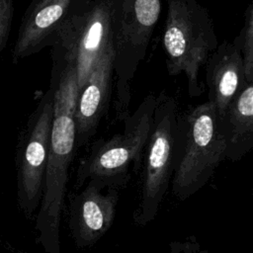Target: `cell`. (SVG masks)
Here are the masks:
<instances>
[{
  "mask_svg": "<svg viewBox=\"0 0 253 253\" xmlns=\"http://www.w3.org/2000/svg\"><path fill=\"white\" fill-rule=\"evenodd\" d=\"M109 11L114 47V77L117 120L130 114L131 83L145 58L153 31L159 20L161 0H101Z\"/></svg>",
  "mask_w": 253,
  "mask_h": 253,
  "instance_id": "1",
  "label": "cell"
},
{
  "mask_svg": "<svg viewBox=\"0 0 253 253\" xmlns=\"http://www.w3.org/2000/svg\"><path fill=\"white\" fill-rule=\"evenodd\" d=\"M51 61L53 110L42 199L59 205L64 201L68 170L76 149L75 109L79 91L75 65L58 44L51 46Z\"/></svg>",
  "mask_w": 253,
  "mask_h": 253,
  "instance_id": "2",
  "label": "cell"
},
{
  "mask_svg": "<svg viewBox=\"0 0 253 253\" xmlns=\"http://www.w3.org/2000/svg\"><path fill=\"white\" fill-rule=\"evenodd\" d=\"M167 16L162 44L169 75L183 73L191 98L201 96L205 86L200 71L218 44L208 10L198 0H166Z\"/></svg>",
  "mask_w": 253,
  "mask_h": 253,
  "instance_id": "3",
  "label": "cell"
},
{
  "mask_svg": "<svg viewBox=\"0 0 253 253\" xmlns=\"http://www.w3.org/2000/svg\"><path fill=\"white\" fill-rule=\"evenodd\" d=\"M225 159V144L208 101L179 115L172 193L186 201L208 184Z\"/></svg>",
  "mask_w": 253,
  "mask_h": 253,
  "instance_id": "4",
  "label": "cell"
},
{
  "mask_svg": "<svg viewBox=\"0 0 253 253\" xmlns=\"http://www.w3.org/2000/svg\"><path fill=\"white\" fill-rule=\"evenodd\" d=\"M156 97L147 95L134 113L124 121L121 133L93 142L76 172V187L87 181H95L105 187L121 190L129 180V167H138L143 158L150 132Z\"/></svg>",
  "mask_w": 253,
  "mask_h": 253,
  "instance_id": "5",
  "label": "cell"
},
{
  "mask_svg": "<svg viewBox=\"0 0 253 253\" xmlns=\"http://www.w3.org/2000/svg\"><path fill=\"white\" fill-rule=\"evenodd\" d=\"M179 115L176 99L162 91L156 97L143 153L140 202L134 213V220L140 226L156 217L168 190L175 166Z\"/></svg>",
  "mask_w": 253,
  "mask_h": 253,
  "instance_id": "6",
  "label": "cell"
},
{
  "mask_svg": "<svg viewBox=\"0 0 253 253\" xmlns=\"http://www.w3.org/2000/svg\"><path fill=\"white\" fill-rule=\"evenodd\" d=\"M52 110L53 95L51 88L48 87L31 114L21 138L18 198L21 209L29 216L34 213L42 200L49 149Z\"/></svg>",
  "mask_w": 253,
  "mask_h": 253,
  "instance_id": "7",
  "label": "cell"
},
{
  "mask_svg": "<svg viewBox=\"0 0 253 253\" xmlns=\"http://www.w3.org/2000/svg\"><path fill=\"white\" fill-rule=\"evenodd\" d=\"M111 42L110 15L106 4L101 0H91L60 33L55 44L61 47L75 65L78 91Z\"/></svg>",
  "mask_w": 253,
  "mask_h": 253,
  "instance_id": "8",
  "label": "cell"
},
{
  "mask_svg": "<svg viewBox=\"0 0 253 253\" xmlns=\"http://www.w3.org/2000/svg\"><path fill=\"white\" fill-rule=\"evenodd\" d=\"M91 0H32L26 9L12 50V62L54 45L66 25Z\"/></svg>",
  "mask_w": 253,
  "mask_h": 253,
  "instance_id": "9",
  "label": "cell"
},
{
  "mask_svg": "<svg viewBox=\"0 0 253 253\" xmlns=\"http://www.w3.org/2000/svg\"><path fill=\"white\" fill-rule=\"evenodd\" d=\"M85 188L76 193L69 204L68 226L77 248L95 245L113 225L120 190L87 181Z\"/></svg>",
  "mask_w": 253,
  "mask_h": 253,
  "instance_id": "10",
  "label": "cell"
},
{
  "mask_svg": "<svg viewBox=\"0 0 253 253\" xmlns=\"http://www.w3.org/2000/svg\"><path fill=\"white\" fill-rule=\"evenodd\" d=\"M114 84V47L111 42L79 90L76 109V147L85 146L95 135L106 115Z\"/></svg>",
  "mask_w": 253,
  "mask_h": 253,
  "instance_id": "11",
  "label": "cell"
},
{
  "mask_svg": "<svg viewBox=\"0 0 253 253\" xmlns=\"http://www.w3.org/2000/svg\"><path fill=\"white\" fill-rule=\"evenodd\" d=\"M205 66L208 102L213 107L215 122H218L247 82L239 47L233 42L223 41L211 52Z\"/></svg>",
  "mask_w": 253,
  "mask_h": 253,
  "instance_id": "12",
  "label": "cell"
},
{
  "mask_svg": "<svg viewBox=\"0 0 253 253\" xmlns=\"http://www.w3.org/2000/svg\"><path fill=\"white\" fill-rule=\"evenodd\" d=\"M215 124L224 140L225 159H242L253 147V82L243 85Z\"/></svg>",
  "mask_w": 253,
  "mask_h": 253,
  "instance_id": "13",
  "label": "cell"
},
{
  "mask_svg": "<svg viewBox=\"0 0 253 253\" xmlns=\"http://www.w3.org/2000/svg\"><path fill=\"white\" fill-rule=\"evenodd\" d=\"M240 49L245 79L253 82V5L250 3L244 13V25L232 41Z\"/></svg>",
  "mask_w": 253,
  "mask_h": 253,
  "instance_id": "14",
  "label": "cell"
},
{
  "mask_svg": "<svg viewBox=\"0 0 253 253\" xmlns=\"http://www.w3.org/2000/svg\"><path fill=\"white\" fill-rule=\"evenodd\" d=\"M14 0H0V54L5 48L12 28Z\"/></svg>",
  "mask_w": 253,
  "mask_h": 253,
  "instance_id": "15",
  "label": "cell"
},
{
  "mask_svg": "<svg viewBox=\"0 0 253 253\" xmlns=\"http://www.w3.org/2000/svg\"><path fill=\"white\" fill-rule=\"evenodd\" d=\"M165 253H214L204 248L197 238L192 235L182 241H171Z\"/></svg>",
  "mask_w": 253,
  "mask_h": 253,
  "instance_id": "16",
  "label": "cell"
}]
</instances>
